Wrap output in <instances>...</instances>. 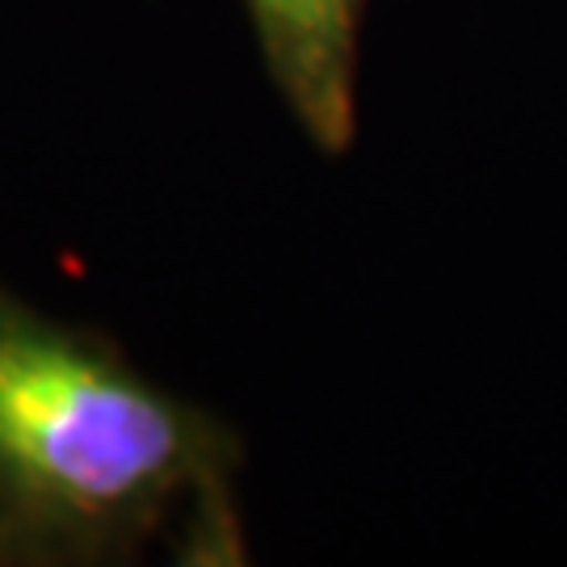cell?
<instances>
[{
  "label": "cell",
  "mask_w": 567,
  "mask_h": 567,
  "mask_svg": "<svg viewBox=\"0 0 567 567\" xmlns=\"http://www.w3.org/2000/svg\"><path fill=\"white\" fill-rule=\"evenodd\" d=\"M236 466L215 412L0 282V564H122L168 526L240 559Z\"/></svg>",
  "instance_id": "6da1fadb"
},
{
  "label": "cell",
  "mask_w": 567,
  "mask_h": 567,
  "mask_svg": "<svg viewBox=\"0 0 567 567\" xmlns=\"http://www.w3.org/2000/svg\"><path fill=\"white\" fill-rule=\"evenodd\" d=\"M274 93L311 147L344 156L358 140V76L370 0H244Z\"/></svg>",
  "instance_id": "7a4b0ae2"
}]
</instances>
